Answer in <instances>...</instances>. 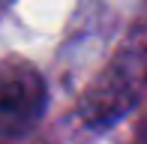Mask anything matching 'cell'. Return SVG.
<instances>
[{
	"instance_id": "2",
	"label": "cell",
	"mask_w": 147,
	"mask_h": 144,
	"mask_svg": "<svg viewBox=\"0 0 147 144\" xmlns=\"http://www.w3.org/2000/svg\"><path fill=\"white\" fill-rule=\"evenodd\" d=\"M48 111V81L24 57L0 60V138H24Z\"/></svg>"
},
{
	"instance_id": "4",
	"label": "cell",
	"mask_w": 147,
	"mask_h": 144,
	"mask_svg": "<svg viewBox=\"0 0 147 144\" xmlns=\"http://www.w3.org/2000/svg\"><path fill=\"white\" fill-rule=\"evenodd\" d=\"M144 144H147V135H144Z\"/></svg>"
},
{
	"instance_id": "3",
	"label": "cell",
	"mask_w": 147,
	"mask_h": 144,
	"mask_svg": "<svg viewBox=\"0 0 147 144\" xmlns=\"http://www.w3.org/2000/svg\"><path fill=\"white\" fill-rule=\"evenodd\" d=\"M12 3H15V0H0V15H3V12H6V9H9V6H12Z\"/></svg>"
},
{
	"instance_id": "1",
	"label": "cell",
	"mask_w": 147,
	"mask_h": 144,
	"mask_svg": "<svg viewBox=\"0 0 147 144\" xmlns=\"http://www.w3.org/2000/svg\"><path fill=\"white\" fill-rule=\"evenodd\" d=\"M147 81V42H126L81 99V120L102 132L138 105Z\"/></svg>"
}]
</instances>
